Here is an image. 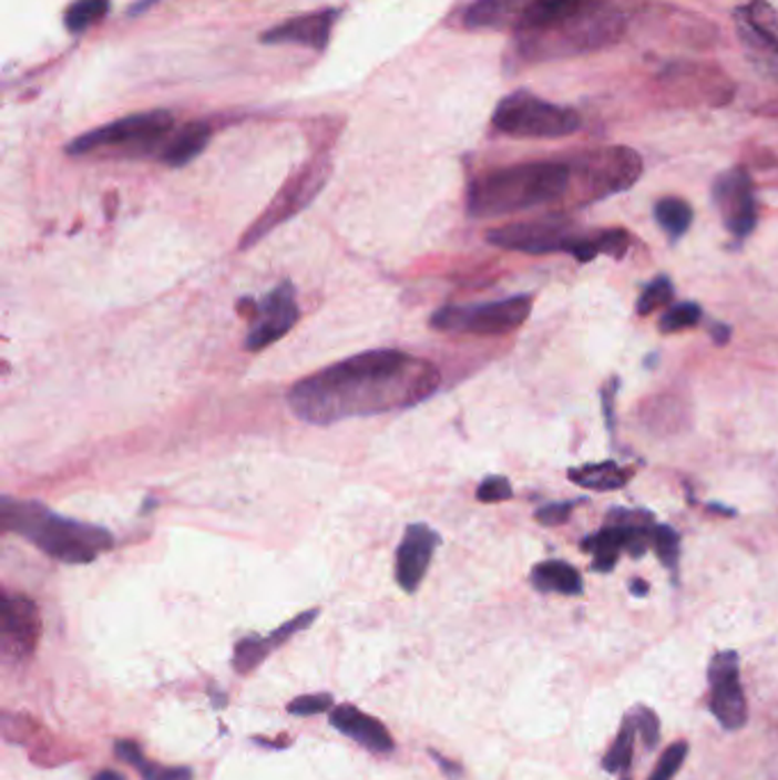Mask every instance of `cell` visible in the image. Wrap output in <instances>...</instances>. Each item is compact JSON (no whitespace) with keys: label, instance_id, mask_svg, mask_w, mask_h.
<instances>
[{"label":"cell","instance_id":"obj_1","mask_svg":"<svg viewBox=\"0 0 778 780\" xmlns=\"http://www.w3.org/2000/svg\"><path fill=\"white\" fill-rule=\"evenodd\" d=\"M439 368L398 349H372L304 377L288 390L293 413L308 424L411 409L430 400Z\"/></svg>","mask_w":778,"mask_h":780},{"label":"cell","instance_id":"obj_2","mask_svg":"<svg viewBox=\"0 0 778 780\" xmlns=\"http://www.w3.org/2000/svg\"><path fill=\"white\" fill-rule=\"evenodd\" d=\"M0 527L19 534L62 564H92L114 545V536L90 523L64 519L37 500L3 497Z\"/></svg>","mask_w":778,"mask_h":780},{"label":"cell","instance_id":"obj_3","mask_svg":"<svg viewBox=\"0 0 778 780\" xmlns=\"http://www.w3.org/2000/svg\"><path fill=\"white\" fill-rule=\"evenodd\" d=\"M569 187L571 170L566 163H523L475 178L465 208L475 219H493L553 204Z\"/></svg>","mask_w":778,"mask_h":780},{"label":"cell","instance_id":"obj_4","mask_svg":"<svg viewBox=\"0 0 778 780\" xmlns=\"http://www.w3.org/2000/svg\"><path fill=\"white\" fill-rule=\"evenodd\" d=\"M626 17L605 0H587L571 17L532 32L516 34V51L525 62H553L590 55L616 44L626 32Z\"/></svg>","mask_w":778,"mask_h":780},{"label":"cell","instance_id":"obj_5","mask_svg":"<svg viewBox=\"0 0 778 780\" xmlns=\"http://www.w3.org/2000/svg\"><path fill=\"white\" fill-rule=\"evenodd\" d=\"M172 133H174V116L167 110L140 112L75 137L73 142H69L66 153L92 155L101 151H112L120 155H129V158H140V155L155 153L158 148L163 151Z\"/></svg>","mask_w":778,"mask_h":780},{"label":"cell","instance_id":"obj_6","mask_svg":"<svg viewBox=\"0 0 778 780\" xmlns=\"http://www.w3.org/2000/svg\"><path fill=\"white\" fill-rule=\"evenodd\" d=\"M493 126L512 137L557 140L577 133L582 116L573 107L543 101L528 90H519L498 103Z\"/></svg>","mask_w":778,"mask_h":780},{"label":"cell","instance_id":"obj_7","mask_svg":"<svg viewBox=\"0 0 778 780\" xmlns=\"http://www.w3.org/2000/svg\"><path fill=\"white\" fill-rule=\"evenodd\" d=\"M571 181H577V189L585 202H598L612 194L631 189L642 172V155L628 146H605L577 155L569 165Z\"/></svg>","mask_w":778,"mask_h":780},{"label":"cell","instance_id":"obj_8","mask_svg":"<svg viewBox=\"0 0 778 780\" xmlns=\"http://www.w3.org/2000/svg\"><path fill=\"white\" fill-rule=\"evenodd\" d=\"M532 314V297L516 295L510 299L475 304V306H443L430 320V327L443 333H475V336H508L525 325Z\"/></svg>","mask_w":778,"mask_h":780},{"label":"cell","instance_id":"obj_9","mask_svg":"<svg viewBox=\"0 0 778 780\" xmlns=\"http://www.w3.org/2000/svg\"><path fill=\"white\" fill-rule=\"evenodd\" d=\"M573 238V222L564 215H549L532 222L508 224L487 233L489 245L530 256H546L557 252L566 254V247Z\"/></svg>","mask_w":778,"mask_h":780},{"label":"cell","instance_id":"obj_10","mask_svg":"<svg viewBox=\"0 0 778 780\" xmlns=\"http://www.w3.org/2000/svg\"><path fill=\"white\" fill-rule=\"evenodd\" d=\"M238 308H249L252 329L245 340V349H249V352H263L265 347L281 340L299 318L293 284H281L279 288L267 292L263 301H243Z\"/></svg>","mask_w":778,"mask_h":780},{"label":"cell","instance_id":"obj_11","mask_svg":"<svg viewBox=\"0 0 778 780\" xmlns=\"http://www.w3.org/2000/svg\"><path fill=\"white\" fill-rule=\"evenodd\" d=\"M733 19L737 37L756 69L778 75V12L769 0H751L749 6L737 8Z\"/></svg>","mask_w":778,"mask_h":780},{"label":"cell","instance_id":"obj_12","mask_svg":"<svg viewBox=\"0 0 778 780\" xmlns=\"http://www.w3.org/2000/svg\"><path fill=\"white\" fill-rule=\"evenodd\" d=\"M713 202L724 226L735 238H747L758 224V204L754 181L745 167H733L713 183Z\"/></svg>","mask_w":778,"mask_h":780},{"label":"cell","instance_id":"obj_13","mask_svg":"<svg viewBox=\"0 0 778 780\" xmlns=\"http://www.w3.org/2000/svg\"><path fill=\"white\" fill-rule=\"evenodd\" d=\"M325 178H327L325 163L308 165L301 174H297L279 192V197L269 204V208L260 215V219L254 222V226L245 233L240 249L254 247L258 240H263L267 236L272 228H277L279 224H284L286 219L297 215L320 192V187L325 185Z\"/></svg>","mask_w":778,"mask_h":780},{"label":"cell","instance_id":"obj_14","mask_svg":"<svg viewBox=\"0 0 778 780\" xmlns=\"http://www.w3.org/2000/svg\"><path fill=\"white\" fill-rule=\"evenodd\" d=\"M659 83L680 101L724 105L733 99V83L728 75L713 64L676 62L659 75Z\"/></svg>","mask_w":778,"mask_h":780},{"label":"cell","instance_id":"obj_15","mask_svg":"<svg viewBox=\"0 0 778 780\" xmlns=\"http://www.w3.org/2000/svg\"><path fill=\"white\" fill-rule=\"evenodd\" d=\"M42 637V618L37 605L21 594H6L0 609V646L8 659H28Z\"/></svg>","mask_w":778,"mask_h":780},{"label":"cell","instance_id":"obj_16","mask_svg":"<svg viewBox=\"0 0 778 780\" xmlns=\"http://www.w3.org/2000/svg\"><path fill=\"white\" fill-rule=\"evenodd\" d=\"M439 543H441V536L432 527H427L422 523L407 527L396 555V579L402 592L413 594L420 587V582L424 579V573L432 564V555Z\"/></svg>","mask_w":778,"mask_h":780},{"label":"cell","instance_id":"obj_17","mask_svg":"<svg viewBox=\"0 0 778 780\" xmlns=\"http://www.w3.org/2000/svg\"><path fill=\"white\" fill-rule=\"evenodd\" d=\"M338 10H323L314 14H304L299 19H290L277 28H272L263 34L265 44H299L314 51H325L331 30L338 21Z\"/></svg>","mask_w":778,"mask_h":780},{"label":"cell","instance_id":"obj_18","mask_svg":"<svg viewBox=\"0 0 778 780\" xmlns=\"http://www.w3.org/2000/svg\"><path fill=\"white\" fill-rule=\"evenodd\" d=\"M329 721L340 735L355 739L357 745L366 747L368 751H375V753L393 751V737L386 730V726L375 717L364 715L355 706H338L329 715Z\"/></svg>","mask_w":778,"mask_h":780},{"label":"cell","instance_id":"obj_19","mask_svg":"<svg viewBox=\"0 0 778 780\" xmlns=\"http://www.w3.org/2000/svg\"><path fill=\"white\" fill-rule=\"evenodd\" d=\"M318 616V609H310V612H304L299 614L297 618L284 623V626L277 630V633H272L269 637H247L243 642L236 644V653H233V669H236L238 674L247 676L252 669H256L260 661L269 655L272 648H277L281 646L286 639H290L295 633L308 628L310 623L316 620Z\"/></svg>","mask_w":778,"mask_h":780},{"label":"cell","instance_id":"obj_20","mask_svg":"<svg viewBox=\"0 0 778 780\" xmlns=\"http://www.w3.org/2000/svg\"><path fill=\"white\" fill-rule=\"evenodd\" d=\"M211 126L204 122H192L183 126L181 131L172 133L167 144L161 151V161L167 167H185L190 165L197 155H202L211 142Z\"/></svg>","mask_w":778,"mask_h":780},{"label":"cell","instance_id":"obj_21","mask_svg":"<svg viewBox=\"0 0 778 780\" xmlns=\"http://www.w3.org/2000/svg\"><path fill=\"white\" fill-rule=\"evenodd\" d=\"M710 710L717 717V721L726 730H740L747 723L749 710H747V696L740 685V678H730L710 685Z\"/></svg>","mask_w":778,"mask_h":780},{"label":"cell","instance_id":"obj_22","mask_svg":"<svg viewBox=\"0 0 778 780\" xmlns=\"http://www.w3.org/2000/svg\"><path fill=\"white\" fill-rule=\"evenodd\" d=\"M530 0H478L465 12L463 21L469 28H512L516 30Z\"/></svg>","mask_w":778,"mask_h":780},{"label":"cell","instance_id":"obj_23","mask_svg":"<svg viewBox=\"0 0 778 780\" xmlns=\"http://www.w3.org/2000/svg\"><path fill=\"white\" fill-rule=\"evenodd\" d=\"M585 6H587V0H530V6L525 8L514 32L521 34V32L549 28V25L571 17L573 12L582 10Z\"/></svg>","mask_w":778,"mask_h":780},{"label":"cell","instance_id":"obj_24","mask_svg":"<svg viewBox=\"0 0 778 780\" xmlns=\"http://www.w3.org/2000/svg\"><path fill=\"white\" fill-rule=\"evenodd\" d=\"M569 480L582 489L590 491H616L624 489L626 482L631 480V471L621 468L614 461H601V463H587L569 471Z\"/></svg>","mask_w":778,"mask_h":780},{"label":"cell","instance_id":"obj_25","mask_svg":"<svg viewBox=\"0 0 778 780\" xmlns=\"http://www.w3.org/2000/svg\"><path fill=\"white\" fill-rule=\"evenodd\" d=\"M532 584L539 592H557L564 596H575L582 592L580 573L566 562H543L532 571Z\"/></svg>","mask_w":778,"mask_h":780},{"label":"cell","instance_id":"obj_26","mask_svg":"<svg viewBox=\"0 0 778 780\" xmlns=\"http://www.w3.org/2000/svg\"><path fill=\"white\" fill-rule=\"evenodd\" d=\"M114 753L120 760L129 762L131 767H135L144 780H192V769L190 767H161L149 762L140 747L135 742H129V739H120V742L114 745Z\"/></svg>","mask_w":778,"mask_h":780},{"label":"cell","instance_id":"obj_27","mask_svg":"<svg viewBox=\"0 0 778 780\" xmlns=\"http://www.w3.org/2000/svg\"><path fill=\"white\" fill-rule=\"evenodd\" d=\"M624 545H626V536H624V530H621L618 525L610 523L605 530H601L596 536H590L585 541V548L592 551L594 555V568L596 571H610L614 568L621 551H624Z\"/></svg>","mask_w":778,"mask_h":780},{"label":"cell","instance_id":"obj_28","mask_svg":"<svg viewBox=\"0 0 778 780\" xmlns=\"http://www.w3.org/2000/svg\"><path fill=\"white\" fill-rule=\"evenodd\" d=\"M655 219L659 226H663V230L672 240H678L689 230L692 219H694V211L685 199L665 197L655 204Z\"/></svg>","mask_w":778,"mask_h":780},{"label":"cell","instance_id":"obj_29","mask_svg":"<svg viewBox=\"0 0 778 780\" xmlns=\"http://www.w3.org/2000/svg\"><path fill=\"white\" fill-rule=\"evenodd\" d=\"M110 10L108 0H75L64 14V25L71 34H81L99 23Z\"/></svg>","mask_w":778,"mask_h":780},{"label":"cell","instance_id":"obj_30","mask_svg":"<svg viewBox=\"0 0 778 780\" xmlns=\"http://www.w3.org/2000/svg\"><path fill=\"white\" fill-rule=\"evenodd\" d=\"M635 732H637V721L626 719L624 728L616 735L612 749L607 751V756L603 758V767L610 773H618L624 771L631 764L633 758V742H635Z\"/></svg>","mask_w":778,"mask_h":780},{"label":"cell","instance_id":"obj_31","mask_svg":"<svg viewBox=\"0 0 778 780\" xmlns=\"http://www.w3.org/2000/svg\"><path fill=\"white\" fill-rule=\"evenodd\" d=\"M702 318H704L702 306L694 304V301H683V304H676L669 310H665V316L659 318L657 327L663 333H678V331L696 327L698 322H702Z\"/></svg>","mask_w":778,"mask_h":780},{"label":"cell","instance_id":"obj_32","mask_svg":"<svg viewBox=\"0 0 778 780\" xmlns=\"http://www.w3.org/2000/svg\"><path fill=\"white\" fill-rule=\"evenodd\" d=\"M653 548L667 568L676 571L678 568V560H680V536L674 527L669 525H655L653 532Z\"/></svg>","mask_w":778,"mask_h":780},{"label":"cell","instance_id":"obj_33","mask_svg":"<svg viewBox=\"0 0 778 780\" xmlns=\"http://www.w3.org/2000/svg\"><path fill=\"white\" fill-rule=\"evenodd\" d=\"M674 299V286L667 277H657L653 284L644 288V292L637 299V314L639 316H651L657 308L667 306Z\"/></svg>","mask_w":778,"mask_h":780},{"label":"cell","instance_id":"obj_34","mask_svg":"<svg viewBox=\"0 0 778 780\" xmlns=\"http://www.w3.org/2000/svg\"><path fill=\"white\" fill-rule=\"evenodd\" d=\"M687 753H689V749H687L685 742L672 745L663 753V758H659V762H657V767H655V771H653V776L648 780H672L678 773V769L683 767Z\"/></svg>","mask_w":778,"mask_h":780},{"label":"cell","instance_id":"obj_35","mask_svg":"<svg viewBox=\"0 0 778 780\" xmlns=\"http://www.w3.org/2000/svg\"><path fill=\"white\" fill-rule=\"evenodd\" d=\"M598 249H601V256L624 258L626 252L631 249V236L624 228L598 230Z\"/></svg>","mask_w":778,"mask_h":780},{"label":"cell","instance_id":"obj_36","mask_svg":"<svg viewBox=\"0 0 778 780\" xmlns=\"http://www.w3.org/2000/svg\"><path fill=\"white\" fill-rule=\"evenodd\" d=\"M334 706V698L329 694H306L295 698L293 704H288V712L295 717H310V715H323Z\"/></svg>","mask_w":778,"mask_h":780},{"label":"cell","instance_id":"obj_37","mask_svg":"<svg viewBox=\"0 0 778 780\" xmlns=\"http://www.w3.org/2000/svg\"><path fill=\"white\" fill-rule=\"evenodd\" d=\"M708 678H710V685L721 682V680H730V678H740V659H737V655L733 650L715 655V659L710 661Z\"/></svg>","mask_w":778,"mask_h":780},{"label":"cell","instance_id":"obj_38","mask_svg":"<svg viewBox=\"0 0 778 780\" xmlns=\"http://www.w3.org/2000/svg\"><path fill=\"white\" fill-rule=\"evenodd\" d=\"M512 495H514V491H512L510 480H508V478H500V475L487 478V480L478 486V500L484 502V504L504 502V500H510Z\"/></svg>","mask_w":778,"mask_h":780},{"label":"cell","instance_id":"obj_39","mask_svg":"<svg viewBox=\"0 0 778 780\" xmlns=\"http://www.w3.org/2000/svg\"><path fill=\"white\" fill-rule=\"evenodd\" d=\"M573 510H575V502H555V504L541 506V510L534 516H536V521L541 525L555 527V525H564L571 519Z\"/></svg>","mask_w":778,"mask_h":780},{"label":"cell","instance_id":"obj_40","mask_svg":"<svg viewBox=\"0 0 778 780\" xmlns=\"http://www.w3.org/2000/svg\"><path fill=\"white\" fill-rule=\"evenodd\" d=\"M635 721H637V730L642 732L644 745H646L648 749H653V747L659 742V721H657L655 712L648 710V708H642Z\"/></svg>","mask_w":778,"mask_h":780},{"label":"cell","instance_id":"obj_41","mask_svg":"<svg viewBox=\"0 0 778 780\" xmlns=\"http://www.w3.org/2000/svg\"><path fill=\"white\" fill-rule=\"evenodd\" d=\"M713 338L717 345H726L728 338H730V329L726 325H715L713 327Z\"/></svg>","mask_w":778,"mask_h":780},{"label":"cell","instance_id":"obj_42","mask_svg":"<svg viewBox=\"0 0 778 780\" xmlns=\"http://www.w3.org/2000/svg\"><path fill=\"white\" fill-rule=\"evenodd\" d=\"M631 592L642 598V596L648 594V584H646L644 579H633V582H631Z\"/></svg>","mask_w":778,"mask_h":780},{"label":"cell","instance_id":"obj_43","mask_svg":"<svg viewBox=\"0 0 778 780\" xmlns=\"http://www.w3.org/2000/svg\"><path fill=\"white\" fill-rule=\"evenodd\" d=\"M94 780H126L120 771H112V769H105V771H99L94 776Z\"/></svg>","mask_w":778,"mask_h":780},{"label":"cell","instance_id":"obj_44","mask_svg":"<svg viewBox=\"0 0 778 780\" xmlns=\"http://www.w3.org/2000/svg\"><path fill=\"white\" fill-rule=\"evenodd\" d=\"M758 112H760V114H769V116H778V101L762 105Z\"/></svg>","mask_w":778,"mask_h":780}]
</instances>
